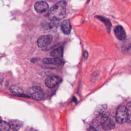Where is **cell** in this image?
<instances>
[{"instance_id": "cell-1", "label": "cell", "mask_w": 131, "mask_h": 131, "mask_svg": "<svg viewBox=\"0 0 131 131\" xmlns=\"http://www.w3.org/2000/svg\"><path fill=\"white\" fill-rule=\"evenodd\" d=\"M66 12V2L64 1H60L49 10L48 13V17L51 20H59L64 17Z\"/></svg>"}, {"instance_id": "cell-2", "label": "cell", "mask_w": 131, "mask_h": 131, "mask_svg": "<svg viewBox=\"0 0 131 131\" xmlns=\"http://www.w3.org/2000/svg\"><path fill=\"white\" fill-rule=\"evenodd\" d=\"M116 120L118 123L123 124L128 120V116L126 106L124 105L119 106L116 110Z\"/></svg>"}, {"instance_id": "cell-3", "label": "cell", "mask_w": 131, "mask_h": 131, "mask_svg": "<svg viewBox=\"0 0 131 131\" xmlns=\"http://www.w3.org/2000/svg\"><path fill=\"white\" fill-rule=\"evenodd\" d=\"M27 93L29 96L37 100H41L43 98V92L42 89L37 86H33L30 88Z\"/></svg>"}, {"instance_id": "cell-4", "label": "cell", "mask_w": 131, "mask_h": 131, "mask_svg": "<svg viewBox=\"0 0 131 131\" xmlns=\"http://www.w3.org/2000/svg\"><path fill=\"white\" fill-rule=\"evenodd\" d=\"M61 79L60 77L56 75L49 76L45 80V83L46 85L49 88H53L56 86L60 81Z\"/></svg>"}, {"instance_id": "cell-5", "label": "cell", "mask_w": 131, "mask_h": 131, "mask_svg": "<svg viewBox=\"0 0 131 131\" xmlns=\"http://www.w3.org/2000/svg\"><path fill=\"white\" fill-rule=\"evenodd\" d=\"M110 114L107 112H103L98 114L92 121V124L94 126L101 125L105 120L109 118Z\"/></svg>"}, {"instance_id": "cell-6", "label": "cell", "mask_w": 131, "mask_h": 131, "mask_svg": "<svg viewBox=\"0 0 131 131\" xmlns=\"http://www.w3.org/2000/svg\"><path fill=\"white\" fill-rule=\"evenodd\" d=\"M52 36L50 35H44L39 37L37 39V45L39 47L42 48L50 45L52 41Z\"/></svg>"}, {"instance_id": "cell-7", "label": "cell", "mask_w": 131, "mask_h": 131, "mask_svg": "<svg viewBox=\"0 0 131 131\" xmlns=\"http://www.w3.org/2000/svg\"><path fill=\"white\" fill-rule=\"evenodd\" d=\"M34 8L38 13H42L46 12L48 9L49 6L45 2L39 1L35 4Z\"/></svg>"}, {"instance_id": "cell-8", "label": "cell", "mask_w": 131, "mask_h": 131, "mask_svg": "<svg viewBox=\"0 0 131 131\" xmlns=\"http://www.w3.org/2000/svg\"><path fill=\"white\" fill-rule=\"evenodd\" d=\"M114 32L117 38L120 40L125 39L126 37L125 32L121 26H117L114 29Z\"/></svg>"}, {"instance_id": "cell-9", "label": "cell", "mask_w": 131, "mask_h": 131, "mask_svg": "<svg viewBox=\"0 0 131 131\" xmlns=\"http://www.w3.org/2000/svg\"><path fill=\"white\" fill-rule=\"evenodd\" d=\"M102 128L105 130H110L115 128V124L114 121L110 118H108L101 125Z\"/></svg>"}, {"instance_id": "cell-10", "label": "cell", "mask_w": 131, "mask_h": 131, "mask_svg": "<svg viewBox=\"0 0 131 131\" xmlns=\"http://www.w3.org/2000/svg\"><path fill=\"white\" fill-rule=\"evenodd\" d=\"M61 28L62 32L66 34H69L71 32L72 27L70 22L69 20L67 19L63 20L61 24Z\"/></svg>"}, {"instance_id": "cell-11", "label": "cell", "mask_w": 131, "mask_h": 131, "mask_svg": "<svg viewBox=\"0 0 131 131\" xmlns=\"http://www.w3.org/2000/svg\"><path fill=\"white\" fill-rule=\"evenodd\" d=\"M45 64H53V65H59L61 64L62 62V60L58 58H44L42 60Z\"/></svg>"}, {"instance_id": "cell-12", "label": "cell", "mask_w": 131, "mask_h": 131, "mask_svg": "<svg viewBox=\"0 0 131 131\" xmlns=\"http://www.w3.org/2000/svg\"><path fill=\"white\" fill-rule=\"evenodd\" d=\"M10 128L13 130H18L23 126V122L18 120H11L9 123Z\"/></svg>"}, {"instance_id": "cell-13", "label": "cell", "mask_w": 131, "mask_h": 131, "mask_svg": "<svg viewBox=\"0 0 131 131\" xmlns=\"http://www.w3.org/2000/svg\"><path fill=\"white\" fill-rule=\"evenodd\" d=\"M9 90L12 94L17 95H22L24 92L23 90L21 87L15 84L11 85L9 88Z\"/></svg>"}, {"instance_id": "cell-14", "label": "cell", "mask_w": 131, "mask_h": 131, "mask_svg": "<svg viewBox=\"0 0 131 131\" xmlns=\"http://www.w3.org/2000/svg\"><path fill=\"white\" fill-rule=\"evenodd\" d=\"M63 49L62 47L57 48L50 52V55L55 58L61 57L63 55Z\"/></svg>"}, {"instance_id": "cell-15", "label": "cell", "mask_w": 131, "mask_h": 131, "mask_svg": "<svg viewBox=\"0 0 131 131\" xmlns=\"http://www.w3.org/2000/svg\"><path fill=\"white\" fill-rule=\"evenodd\" d=\"M9 129L10 126L8 123L3 121L0 123V131H8Z\"/></svg>"}, {"instance_id": "cell-16", "label": "cell", "mask_w": 131, "mask_h": 131, "mask_svg": "<svg viewBox=\"0 0 131 131\" xmlns=\"http://www.w3.org/2000/svg\"><path fill=\"white\" fill-rule=\"evenodd\" d=\"M97 18H99L101 21H103L105 24V25L106 26V27L108 29V31L109 32L110 30V28H111V24L110 21L108 19H106L105 18H104V17H103L102 16H98Z\"/></svg>"}, {"instance_id": "cell-17", "label": "cell", "mask_w": 131, "mask_h": 131, "mask_svg": "<svg viewBox=\"0 0 131 131\" xmlns=\"http://www.w3.org/2000/svg\"><path fill=\"white\" fill-rule=\"evenodd\" d=\"M122 52H123L125 54H129L130 51V42H129L128 43L127 42V43H125V45H124L122 46Z\"/></svg>"}, {"instance_id": "cell-18", "label": "cell", "mask_w": 131, "mask_h": 131, "mask_svg": "<svg viewBox=\"0 0 131 131\" xmlns=\"http://www.w3.org/2000/svg\"><path fill=\"white\" fill-rule=\"evenodd\" d=\"M106 107H107V106L105 104H103V105L99 106L96 110V112H95L96 114L98 115V114H100L104 112V111L106 108Z\"/></svg>"}, {"instance_id": "cell-19", "label": "cell", "mask_w": 131, "mask_h": 131, "mask_svg": "<svg viewBox=\"0 0 131 131\" xmlns=\"http://www.w3.org/2000/svg\"><path fill=\"white\" fill-rule=\"evenodd\" d=\"M126 110H127V114L128 116V120L130 122V117H131V104L130 102H128L126 106Z\"/></svg>"}, {"instance_id": "cell-20", "label": "cell", "mask_w": 131, "mask_h": 131, "mask_svg": "<svg viewBox=\"0 0 131 131\" xmlns=\"http://www.w3.org/2000/svg\"><path fill=\"white\" fill-rule=\"evenodd\" d=\"M87 131H98L94 126H90L88 129Z\"/></svg>"}, {"instance_id": "cell-21", "label": "cell", "mask_w": 131, "mask_h": 131, "mask_svg": "<svg viewBox=\"0 0 131 131\" xmlns=\"http://www.w3.org/2000/svg\"><path fill=\"white\" fill-rule=\"evenodd\" d=\"M83 55H84V58H85V59H87V58H88V52L85 51L84 52Z\"/></svg>"}, {"instance_id": "cell-22", "label": "cell", "mask_w": 131, "mask_h": 131, "mask_svg": "<svg viewBox=\"0 0 131 131\" xmlns=\"http://www.w3.org/2000/svg\"><path fill=\"white\" fill-rule=\"evenodd\" d=\"M38 58H33V59H31V62H35V61H37L38 59H37Z\"/></svg>"}, {"instance_id": "cell-23", "label": "cell", "mask_w": 131, "mask_h": 131, "mask_svg": "<svg viewBox=\"0 0 131 131\" xmlns=\"http://www.w3.org/2000/svg\"><path fill=\"white\" fill-rule=\"evenodd\" d=\"M2 121V118L0 116V123Z\"/></svg>"}]
</instances>
